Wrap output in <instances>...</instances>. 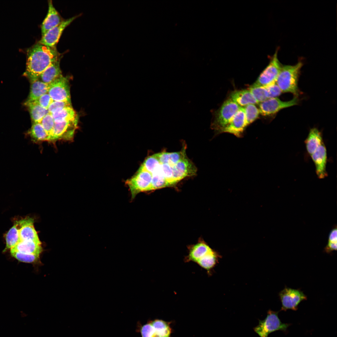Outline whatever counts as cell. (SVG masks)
I'll list each match as a JSON object with an SVG mask.
<instances>
[{
    "label": "cell",
    "mask_w": 337,
    "mask_h": 337,
    "mask_svg": "<svg viewBox=\"0 0 337 337\" xmlns=\"http://www.w3.org/2000/svg\"><path fill=\"white\" fill-rule=\"evenodd\" d=\"M10 250L28 254L40 255L42 251L41 244L30 241H20Z\"/></svg>",
    "instance_id": "7402d4cb"
},
{
    "label": "cell",
    "mask_w": 337,
    "mask_h": 337,
    "mask_svg": "<svg viewBox=\"0 0 337 337\" xmlns=\"http://www.w3.org/2000/svg\"><path fill=\"white\" fill-rule=\"evenodd\" d=\"M40 123L49 135V137L55 124V122L52 114L48 113L44 116Z\"/></svg>",
    "instance_id": "1f68e13d"
},
{
    "label": "cell",
    "mask_w": 337,
    "mask_h": 337,
    "mask_svg": "<svg viewBox=\"0 0 337 337\" xmlns=\"http://www.w3.org/2000/svg\"><path fill=\"white\" fill-rule=\"evenodd\" d=\"M337 228L336 226L335 227H334L331 230L330 233L328 237V242L333 243H337Z\"/></svg>",
    "instance_id": "d590c367"
},
{
    "label": "cell",
    "mask_w": 337,
    "mask_h": 337,
    "mask_svg": "<svg viewBox=\"0 0 337 337\" xmlns=\"http://www.w3.org/2000/svg\"><path fill=\"white\" fill-rule=\"evenodd\" d=\"M80 15L64 20L59 25L52 28L42 36L40 43L51 47H56L59 39L65 28Z\"/></svg>",
    "instance_id": "7c38bea8"
},
{
    "label": "cell",
    "mask_w": 337,
    "mask_h": 337,
    "mask_svg": "<svg viewBox=\"0 0 337 337\" xmlns=\"http://www.w3.org/2000/svg\"><path fill=\"white\" fill-rule=\"evenodd\" d=\"M52 115L55 123L78 119V115L72 107L64 108Z\"/></svg>",
    "instance_id": "4316f807"
},
{
    "label": "cell",
    "mask_w": 337,
    "mask_h": 337,
    "mask_svg": "<svg viewBox=\"0 0 337 337\" xmlns=\"http://www.w3.org/2000/svg\"><path fill=\"white\" fill-rule=\"evenodd\" d=\"M303 65L299 61L294 65L282 66L276 81L282 92L291 93L297 96L298 78Z\"/></svg>",
    "instance_id": "7a4b0ae2"
},
{
    "label": "cell",
    "mask_w": 337,
    "mask_h": 337,
    "mask_svg": "<svg viewBox=\"0 0 337 337\" xmlns=\"http://www.w3.org/2000/svg\"><path fill=\"white\" fill-rule=\"evenodd\" d=\"M337 247V243H333L328 242L324 250L325 252L329 253L333 251H336Z\"/></svg>",
    "instance_id": "8d00e7d4"
},
{
    "label": "cell",
    "mask_w": 337,
    "mask_h": 337,
    "mask_svg": "<svg viewBox=\"0 0 337 337\" xmlns=\"http://www.w3.org/2000/svg\"><path fill=\"white\" fill-rule=\"evenodd\" d=\"M245 113L247 125L251 124L258 117L260 114L259 110L254 104H250L243 107Z\"/></svg>",
    "instance_id": "f546056e"
},
{
    "label": "cell",
    "mask_w": 337,
    "mask_h": 337,
    "mask_svg": "<svg viewBox=\"0 0 337 337\" xmlns=\"http://www.w3.org/2000/svg\"><path fill=\"white\" fill-rule=\"evenodd\" d=\"M278 313L269 310L265 319L259 320L258 325L253 328L254 331L260 337H268V335L274 331L286 330L289 325L281 322Z\"/></svg>",
    "instance_id": "5b68a950"
},
{
    "label": "cell",
    "mask_w": 337,
    "mask_h": 337,
    "mask_svg": "<svg viewBox=\"0 0 337 337\" xmlns=\"http://www.w3.org/2000/svg\"><path fill=\"white\" fill-rule=\"evenodd\" d=\"M265 87L267 91L268 99L277 97L282 93L276 82Z\"/></svg>",
    "instance_id": "836d02e7"
},
{
    "label": "cell",
    "mask_w": 337,
    "mask_h": 337,
    "mask_svg": "<svg viewBox=\"0 0 337 337\" xmlns=\"http://www.w3.org/2000/svg\"><path fill=\"white\" fill-rule=\"evenodd\" d=\"M282 304L281 310H295L299 304L307 299L306 296L299 290L285 287L279 294Z\"/></svg>",
    "instance_id": "8fae6325"
},
{
    "label": "cell",
    "mask_w": 337,
    "mask_h": 337,
    "mask_svg": "<svg viewBox=\"0 0 337 337\" xmlns=\"http://www.w3.org/2000/svg\"><path fill=\"white\" fill-rule=\"evenodd\" d=\"M230 98L241 107L259 103L249 90L235 91L231 94Z\"/></svg>",
    "instance_id": "ffe728a7"
},
{
    "label": "cell",
    "mask_w": 337,
    "mask_h": 337,
    "mask_svg": "<svg viewBox=\"0 0 337 337\" xmlns=\"http://www.w3.org/2000/svg\"><path fill=\"white\" fill-rule=\"evenodd\" d=\"M185 149L175 152H162L156 153L159 162L163 164H174L186 157Z\"/></svg>",
    "instance_id": "d4e9b609"
},
{
    "label": "cell",
    "mask_w": 337,
    "mask_h": 337,
    "mask_svg": "<svg viewBox=\"0 0 337 337\" xmlns=\"http://www.w3.org/2000/svg\"><path fill=\"white\" fill-rule=\"evenodd\" d=\"M299 100L295 96L290 100L283 101L277 97L269 98L259 103L260 114L263 116H268L275 114L281 110L296 105Z\"/></svg>",
    "instance_id": "9c48e42d"
},
{
    "label": "cell",
    "mask_w": 337,
    "mask_h": 337,
    "mask_svg": "<svg viewBox=\"0 0 337 337\" xmlns=\"http://www.w3.org/2000/svg\"><path fill=\"white\" fill-rule=\"evenodd\" d=\"M27 62L24 75L32 82L38 79L41 73L62 55L56 47H51L38 42L26 50Z\"/></svg>",
    "instance_id": "6da1fadb"
},
{
    "label": "cell",
    "mask_w": 337,
    "mask_h": 337,
    "mask_svg": "<svg viewBox=\"0 0 337 337\" xmlns=\"http://www.w3.org/2000/svg\"><path fill=\"white\" fill-rule=\"evenodd\" d=\"M19 230L15 224L8 232L5 237L6 249H11L20 241Z\"/></svg>",
    "instance_id": "83f0119b"
},
{
    "label": "cell",
    "mask_w": 337,
    "mask_h": 337,
    "mask_svg": "<svg viewBox=\"0 0 337 337\" xmlns=\"http://www.w3.org/2000/svg\"><path fill=\"white\" fill-rule=\"evenodd\" d=\"M31 83L30 93L26 102L35 101L48 92V84L38 79L31 82Z\"/></svg>",
    "instance_id": "603a6c76"
},
{
    "label": "cell",
    "mask_w": 337,
    "mask_h": 337,
    "mask_svg": "<svg viewBox=\"0 0 337 337\" xmlns=\"http://www.w3.org/2000/svg\"><path fill=\"white\" fill-rule=\"evenodd\" d=\"M71 107V102L53 100L49 106L48 110L49 113L52 114L64 108Z\"/></svg>",
    "instance_id": "d6a6232c"
},
{
    "label": "cell",
    "mask_w": 337,
    "mask_h": 337,
    "mask_svg": "<svg viewBox=\"0 0 337 337\" xmlns=\"http://www.w3.org/2000/svg\"><path fill=\"white\" fill-rule=\"evenodd\" d=\"M196 171L194 165L187 157L181 159L173 167V178L175 184L186 177L194 175Z\"/></svg>",
    "instance_id": "2e32d148"
},
{
    "label": "cell",
    "mask_w": 337,
    "mask_h": 337,
    "mask_svg": "<svg viewBox=\"0 0 337 337\" xmlns=\"http://www.w3.org/2000/svg\"><path fill=\"white\" fill-rule=\"evenodd\" d=\"M278 50L277 48L269 64L252 85L265 86L276 82L282 66L278 58Z\"/></svg>",
    "instance_id": "52a82bcc"
},
{
    "label": "cell",
    "mask_w": 337,
    "mask_h": 337,
    "mask_svg": "<svg viewBox=\"0 0 337 337\" xmlns=\"http://www.w3.org/2000/svg\"><path fill=\"white\" fill-rule=\"evenodd\" d=\"M305 143L307 152L310 156L324 143L322 133L316 128L311 129Z\"/></svg>",
    "instance_id": "d6986e66"
},
{
    "label": "cell",
    "mask_w": 337,
    "mask_h": 337,
    "mask_svg": "<svg viewBox=\"0 0 337 337\" xmlns=\"http://www.w3.org/2000/svg\"><path fill=\"white\" fill-rule=\"evenodd\" d=\"M47 93L54 101L71 102L68 80L62 75L48 84Z\"/></svg>",
    "instance_id": "ba28073f"
},
{
    "label": "cell",
    "mask_w": 337,
    "mask_h": 337,
    "mask_svg": "<svg viewBox=\"0 0 337 337\" xmlns=\"http://www.w3.org/2000/svg\"><path fill=\"white\" fill-rule=\"evenodd\" d=\"M152 179L151 173L140 168L132 178L127 179L125 184L129 188L132 199L140 192L151 190Z\"/></svg>",
    "instance_id": "8992f818"
},
{
    "label": "cell",
    "mask_w": 337,
    "mask_h": 337,
    "mask_svg": "<svg viewBox=\"0 0 337 337\" xmlns=\"http://www.w3.org/2000/svg\"><path fill=\"white\" fill-rule=\"evenodd\" d=\"M172 323L158 319L149 320L143 325L138 322L136 331L142 337H172Z\"/></svg>",
    "instance_id": "3957f363"
},
{
    "label": "cell",
    "mask_w": 337,
    "mask_h": 337,
    "mask_svg": "<svg viewBox=\"0 0 337 337\" xmlns=\"http://www.w3.org/2000/svg\"><path fill=\"white\" fill-rule=\"evenodd\" d=\"M60 60L53 63L41 73L39 77L40 81L49 84L62 75L60 67Z\"/></svg>",
    "instance_id": "44dd1931"
},
{
    "label": "cell",
    "mask_w": 337,
    "mask_h": 337,
    "mask_svg": "<svg viewBox=\"0 0 337 337\" xmlns=\"http://www.w3.org/2000/svg\"><path fill=\"white\" fill-rule=\"evenodd\" d=\"M64 20L54 6L52 1H48V11L41 27L42 36L60 24Z\"/></svg>",
    "instance_id": "e0dca14e"
},
{
    "label": "cell",
    "mask_w": 337,
    "mask_h": 337,
    "mask_svg": "<svg viewBox=\"0 0 337 337\" xmlns=\"http://www.w3.org/2000/svg\"><path fill=\"white\" fill-rule=\"evenodd\" d=\"M11 255L18 260L27 263L40 262V255L28 254L10 250Z\"/></svg>",
    "instance_id": "f1b7e54d"
},
{
    "label": "cell",
    "mask_w": 337,
    "mask_h": 337,
    "mask_svg": "<svg viewBox=\"0 0 337 337\" xmlns=\"http://www.w3.org/2000/svg\"><path fill=\"white\" fill-rule=\"evenodd\" d=\"M249 90L259 103L268 99L267 91L265 86L252 85Z\"/></svg>",
    "instance_id": "4dcf8cb0"
},
{
    "label": "cell",
    "mask_w": 337,
    "mask_h": 337,
    "mask_svg": "<svg viewBox=\"0 0 337 337\" xmlns=\"http://www.w3.org/2000/svg\"><path fill=\"white\" fill-rule=\"evenodd\" d=\"M34 222L32 218L28 217L15 222L20 229L19 234L20 241H32L41 244L34 226Z\"/></svg>",
    "instance_id": "4fadbf2b"
},
{
    "label": "cell",
    "mask_w": 337,
    "mask_h": 337,
    "mask_svg": "<svg viewBox=\"0 0 337 337\" xmlns=\"http://www.w3.org/2000/svg\"><path fill=\"white\" fill-rule=\"evenodd\" d=\"M310 156L315 164L318 177L320 179L327 177L328 175L326 170L327 154L324 143L319 146Z\"/></svg>",
    "instance_id": "9a60e30c"
},
{
    "label": "cell",
    "mask_w": 337,
    "mask_h": 337,
    "mask_svg": "<svg viewBox=\"0 0 337 337\" xmlns=\"http://www.w3.org/2000/svg\"><path fill=\"white\" fill-rule=\"evenodd\" d=\"M53 101L49 94L47 93L42 95L34 101L37 103L44 108L48 110L50 105Z\"/></svg>",
    "instance_id": "e575fe53"
},
{
    "label": "cell",
    "mask_w": 337,
    "mask_h": 337,
    "mask_svg": "<svg viewBox=\"0 0 337 337\" xmlns=\"http://www.w3.org/2000/svg\"><path fill=\"white\" fill-rule=\"evenodd\" d=\"M240 107L230 98L226 100L215 112L211 128L220 133L230 122Z\"/></svg>",
    "instance_id": "277c9868"
},
{
    "label": "cell",
    "mask_w": 337,
    "mask_h": 337,
    "mask_svg": "<svg viewBox=\"0 0 337 337\" xmlns=\"http://www.w3.org/2000/svg\"><path fill=\"white\" fill-rule=\"evenodd\" d=\"M247 126L244 109L240 107L229 123L220 133H228L240 137Z\"/></svg>",
    "instance_id": "5bb4252c"
},
{
    "label": "cell",
    "mask_w": 337,
    "mask_h": 337,
    "mask_svg": "<svg viewBox=\"0 0 337 337\" xmlns=\"http://www.w3.org/2000/svg\"><path fill=\"white\" fill-rule=\"evenodd\" d=\"M31 139L35 142L49 141V135L40 123H33L28 132Z\"/></svg>",
    "instance_id": "484cf974"
},
{
    "label": "cell",
    "mask_w": 337,
    "mask_h": 337,
    "mask_svg": "<svg viewBox=\"0 0 337 337\" xmlns=\"http://www.w3.org/2000/svg\"><path fill=\"white\" fill-rule=\"evenodd\" d=\"M25 105L28 108L33 123H40L44 116L49 113L48 110L34 101L25 102Z\"/></svg>",
    "instance_id": "cb8c5ba5"
},
{
    "label": "cell",
    "mask_w": 337,
    "mask_h": 337,
    "mask_svg": "<svg viewBox=\"0 0 337 337\" xmlns=\"http://www.w3.org/2000/svg\"><path fill=\"white\" fill-rule=\"evenodd\" d=\"M212 250L205 242H199L189 248L188 253L184 257V261L185 262H192L197 264Z\"/></svg>",
    "instance_id": "ac0fdd59"
},
{
    "label": "cell",
    "mask_w": 337,
    "mask_h": 337,
    "mask_svg": "<svg viewBox=\"0 0 337 337\" xmlns=\"http://www.w3.org/2000/svg\"><path fill=\"white\" fill-rule=\"evenodd\" d=\"M78 119L55 123L52 132L49 136V141L58 140H71L77 127Z\"/></svg>",
    "instance_id": "30bf717a"
}]
</instances>
